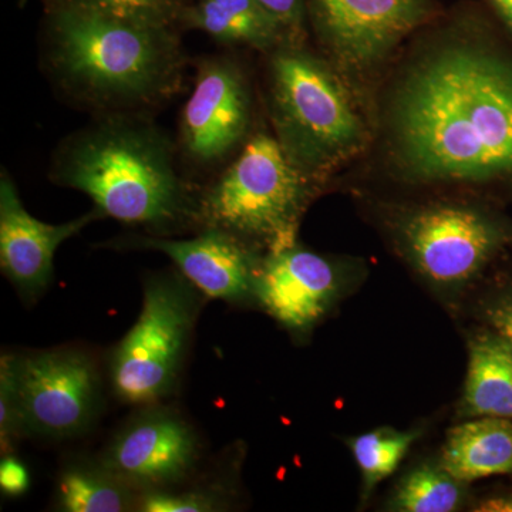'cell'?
Instances as JSON below:
<instances>
[{
	"mask_svg": "<svg viewBox=\"0 0 512 512\" xmlns=\"http://www.w3.org/2000/svg\"><path fill=\"white\" fill-rule=\"evenodd\" d=\"M264 56L272 133L299 170L333 190L372 147L369 113L342 74L309 42L286 40Z\"/></svg>",
	"mask_w": 512,
	"mask_h": 512,
	"instance_id": "5b68a950",
	"label": "cell"
},
{
	"mask_svg": "<svg viewBox=\"0 0 512 512\" xmlns=\"http://www.w3.org/2000/svg\"><path fill=\"white\" fill-rule=\"evenodd\" d=\"M0 487H2L3 494L10 495V497H16L28 490V471L15 458H3L2 464H0Z\"/></svg>",
	"mask_w": 512,
	"mask_h": 512,
	"instance_id": "484cf974",
	"label": "cell"
},
{
	"mask_svg": "<svg viewBox=\"0 0 512 512\" xmlns=\"http://www.w3.org/2000/svg\"><path fill=\"white\" fill-rule=\"evenodd\" d=\"M46 2L43 67L74 103L99 116L144 113L180 90L185 55L174 28Z\"/></svg>",
	"mask_w": 512,
	"mask_h": 512,
	"instance_id": "3957f363",
	"label": "cell"
},
{
	"mask_svg": "<svg viewBox=\"0 0 512 512\" xmlns=\"http://www.w3.org/2000/svg\"><path fill=\"white\" fill-rule=\"evenodd\" d=\"M198 456L200 440L188 421L151 407L113 437L101 463L136 490H165L191 473Z\"/></svg>",
	"mask_w": 512,
	"mask_h": 512,
	"instance_id": "7c38bea8",
	"label": "cell"
},
{
	"mask_svg": "<svg viewBox=\"0 0 512 512\" xmlns=\"http://www.w3.org/2000/svg\"><path fill=\"white\" fill-rule=\"evenodd\" d=\"M468 325H460L466 345L467 372L454 406V420L476 417L512 420L510 345L488 326L474 322Z\"/></svg>",
	"mask_w": 512,
	"mask_h": 512,
	"instance_id": "9a60e30c",
	"label": "cell"
},
{
	"mask_svg": "<svg viewBox=\"0 0 512 512\" xmlns=\"http://www.w3.org/2000/svg\"><path fill=\"white\" fill-rule=\"evenodd\" d=\"M124 244L163 252L208 298L255 305L256 282L265 252L227 231L205 228L190 239L136 237Z\"/></svg>",
	"mask_w": 512,
	"mask_h": 512,
	"instance_id": "4fadbf2b",
	"label": "cell"
},
{
	"mask_svg": "<svg viewBox=\"0 0 512 512\" xmlns=\"http://www.w3.org/2000/svg\"><path fill=\"white\" fill-rule=\"evenodd\" d=\"M175 151L143 113L100 114L56 148L50 180L92 198L103 217L170 227L198 218V198L178 173Z\"/></svg>",
	"mask_w": 512,
	"mask_h": 512,
	"instance_id": "277c9868",
	"label": "cell"
},
{
	"mask_svg": "<svg viewBox=\"0 0 512 512\" xmlns=\"http://www.w3.org/2000/svg\"><path fill=\"white\" fill-rule=\"evenodd\" d=\"M427 429L429 423L420 421L409 429L380 426L343 439L360 476L357 510H365L379 485L399 470L414 444L426 436Z\"/></svg>",
	"mask_w": 512,
	"mask_h": 512,
	"instance_id": "d6986e66",
	"label": "cell"
},
{
	"mask_svg": "<svg viewBox=\"0 0 512 512\" xmlns=\"http://www.w3.org/2000/svg\"><path fill=\"white\" fill-rule=\"evenodd\" d=\"M468 320L495 330L512 350V264L501 261L477 286L460 325Z\"/></svg>",
	"mask_w": 512,
	"mask_h": 512,
	"instance_id": "44dd1931",
	"label": "cell"
},
{
	"mask_svg": "<svg viewBox=\"0 0 512 512\" xmlns=\"http://www.w3.org/2000/svg\"><path fill=\"white\" fill-rule=\"evenodd\" d=\"M144 512H204L217 510L210 495L200 493L171 494L165 490L146 491L137 504Z\"/></svg>",
	"mask_w": 512,
	"mask_h": 512,
	"instance_id": "cb8c5ba5",
	"label": "cell"
},
{
	"mask_svg": "<svg viewBox=\"0 0 512 512\" xmlns=\"http://www.w3.org/2000/svg\"><path fill=\"white\" fill-rule=\"evenodd\" d=\"M370 274L366 259L322 254L301 242L266 252L256 282L255 305L299 342L360 291Z\"/></svg>",
	"mask_w": 512,
	"mask_h": 512,
	"instance_id": "9c48e42d",
	"label": "cell"
},
{
	"mask_svg": "<svg viewBox=\"0 0 512 512\" xmlns=\"http://www.w3.org/2000/svg\"><path fill=\"white\" fill-rule=\"evenodd\" d=\"M20 433L18 397H16L15 356L0 360V439L3 451L9 450Z\"/></svg>",
	"mask_w": 512,
	"mask_h": 512,
	"instance_id": "603a6c76",
	"label": "cell"
},
{
	"mask_svg": "<svg viewBox=\"0 0 512 512\" xmlns=\"http://www.w3.org/2000/svg\"><path fill=\"white\" fill-rule=\"evenodd\" d=\"M180 23L224 45L249 47L262 55L289 39L284 28L255 0H198L185 5Z\"/></svg>",
	"mask_w": 512,
	"mask_h": 512,
	"instance_id": "e0dca14e",
	"label": "cell"
},
{
	"mask_svg": "<svg viewBox=\"0 0 512 512\" xmlns=\"http://www.w3.org/2000/svg\"><path fill=\"white\" fill-rule=\"evenodd\" d=\"M470 511L474 512H512L511 490L498 491V493L483 495L474 498Z\"/></svg>",
	"mask_w": 512,
	"mask_h": 512,
	"instance_id": "4316f807",
	"label": "cell"
},
{
	"mask_svg": "<svg viewBox=\"0 0 512 512\" xmlns=\"http://www.w3.org/2000/svg\"><path fill=\"white\" fill-rule=\"evenodd\" d=\"M369 153L336 188L512 197V39L473 0L414 33L373 94Z\"/></svg>",
	"mask_w": 512,
	"mask_h": 512,
	"instance_id": "6da1fadb",
	"label": "cell"
},
{
	"mask_svg": "<svg viewBox=\"0 0 512 512\" xmlns=\"http://www.w3.org/2000/svg\"><path fill=\"white\" fill-rule=\"evenodd\" d=\"M195 291L184 276L148 279L140 316L111 355V386L121 402L151 406L173 393L200 313Z\"/></svg>",
	"mask_w": 512,
	"mask_h": 512,
	"instance_id": "ba28073f",
	"label": "cell"
},
{
	"mask_svg": "<svg viewBox=\"0 0 512 512\" xmlns=\"http://www.w3.org/2000/svg\"><path fill=\"white\" fill-rule=\"evenodd\" d=\"M349 194L387 251L457 326L477 286L512 249V218L500 202L450 192Z\"/></svg>",
	"mask_w": 512,
	"mask_h": 512,
	"instance_id": "7a4b0ae2",
	"label": "cell"
},
{
	"mask_svg": "<svg viewBox=\"0 0 512 512\" xmlns=\"http://www.w3.org/2000/svg\"><path fill=\"white\" fill-rule=\"evenodd\" d=\"M103 215L94 208L64 224H46L26 211L5 170L0 175V268L23 296L36 299L49 288L57 248Z\"/></svg>",
	"mask_w": 512,
	"mask_h": 512,
	"instance_id": "5bb4252c",
	"label": "cell"
},
{
	"mask_svg": "<svg viewBox=\"0 0 512 512\" xmlns=\"http://www.w3.org/2000/svg\"><path fill=\"white\" fill-rule=\"evenodd\" d=\"M487 8L512 39V0H487Z\"/></svg>",
	"mask_w": 512,
	"mask_h": 512,
	"instance_id": "83f0119b",
	"label": "cell"
},
{
	"mask_svg": "<svg viewBox=\"0 0 512 512\" xmlns=\"http://www.w3.org/2000/svg\"><path fill=\"white\" fill-rule=\"evenodd\" d=\"M252 127L254 96L245 70L228 57L205 59L181 114L183 156L198 167L220 164L241 150Z\"/></svg>",
	"mask_w": 512,
	"mask_h": 512,
	"instance_id": "8fae6325",
	"label": "cell"
},
{
	"mask_svg": "<svg viewBox=\"0 0 512 512\" xmlns=\"http://www.w3.org/2000/svg\"><path fill=\"white\" fill-rule=\"evenodd\" d=\"M326 192L292 163L272 131L258 130L202 192L197 220L266 254L299 241L303 217Z\"/></svg>",
	"mask_w": 512,
	"mask_h": 512,
	"instance_id": "8992f818",
	"label": "cell"
},
{
	"mask_svg": "<svg viewBox=\"0 0 512 512\" xmlns=\"http://www.w3.org/2000/svg\"><path fill=\"white\" fill-rule=\"evenodd\" d=\"M284 28L292 42H308L309 22L305 0H255Z\"/></svg>",
	"mask_w": 512,
	"mask_h": 512,
	"instance_id": "d4e9b609",
	"label": "cell"
},
{
	"mask_svg": "<svg viewBox=\"0 0 512 512\" xmlns=\"http://www.w3.org/2000/svg\"><path fill=\"white\" fill-rule=\"evenodd\" d=\"M437 457L446 470L467 484L512 476V420H458L446 431Z\"/></svg>",
	"mask_w": 512,
	"mask_h": 512,
	"instance_id": "2e32d148",
	"label": "cell"
},
{
	"mask_svg": "<svg viewBox=\"0 0 512 512\" xmlns=\"http://www.w3.org/2000/svg\"><path fill=\"white\" fill-rule=\"evenodd\" d=\"M87 8L101 10L119 18L148 25L170 26L180 23L185 8L183 0H67Z\"/></svg>",
	"mask_w": 512,
	"mask_h": 512,
	"instance_id": "7402d4cb",
	"label": "cell"
},
{
	"mask_svg": "<svg viewBox=\"0 0 512 512\" xmlns=\"http://www.w3.org/2000/svg\"><path fill=\"white\" fill-rule=\"evenodd\" d=\"M471 484L454 477L436 454L420 457L394 481L382 503L389 512L470 511L474 503Z\"/></svg>",
	"mask_w": 512,
	"mask_h": 512,
	"instance_id": "ac0fdd59",
	"label": "cell"
},
{
	"mask_svg": "<svg viewBox=\"0 0 512 512\" xmlns=\"http://www.w3.org/2000/svg\"><path fill=\"white\" fill-rule=\"evenodd\" d=\"M136 488L99 464H72L60 473L56 504L66 512H121L138 504Z\"/></svg>",
	"mask_w": 512,
	"mask_h": 512,
	"instance_id": "ffe728a7",
	"label": "cell"
},
{
	"mask_svg": "<svg viewBox=\"0 0 512 512\" xmlns=\"http://www.w3.org/2000/svg\"><path fill=\"white\" fill-rule=\"evenodd\" d=\"M305 2L316 49L342 74L369 116L376 87L407 40L444 10L439 0Z\"/></svg>",
	"mask_w": 512,
	"mask_h": 512,
	"instance_id": "52a82bcc",
	"label": "cell"
},
{
	"mask_svg": "<svg viewBox=\"0 0 512 512\" xmlns=\"http://www.w3.org/2000/svg\"><path fill=\"white\" fill-rule=\"evenodd\" d=\"M15 383L22 436L69 439L89 429L99 412V367L86 350L15 356Z\"/></svg>",
	"mask_w": 512,
	"mask_h": 512,
	"instance_id": "30bf717a",
	"label": "cell"
}]
</instances>
